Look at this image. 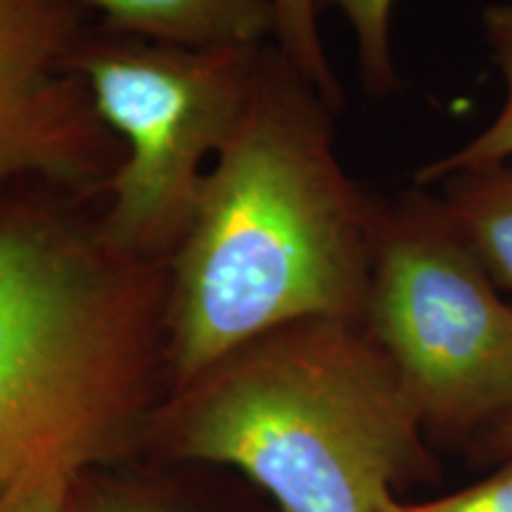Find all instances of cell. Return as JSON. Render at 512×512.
Masks as SVG:
<instances>
[{
  "instance_id": "9c48e42d",
  "label": "cell",
  "mask_w": 512,
  "mask_h": 512,
  "mask_svg": "<svg viewBox=\"0 0 512 512\" xmlns=\"http://www.w3.org/2000/svg\"><path fill=\"white\" fill-rule=\"evenodd\" d=\"M482 19L486 46L503 79L501 110L456 152L422 166L415 174V185L420 188H432L451 174L482 169V166L505 162L512 157V0L489 5Z\"/></svg>"
},
{
  "instance_id": "8992f818",
  "label": "cell",
  "mask_w": 512,
  "mask_h": 512,
  "mask_svg": "<svg viewBox=\"0 0 512 512\" xmlns=\"http://www.w3.org/2000/svg\"><path fill=\"white\" fill-rule=\"evenodd\" d=\"M93 24L79 0H0V183L105 200L126 147L76 64Z\"/></svg>"
},
{
  "instance_id": "5bb4252c",
  "label": "cell",
  "mask_w": 512,
  "mask_h": 512,
  "mask_svg": "<svg viewBox=\"0 0 512 512\" xmlns=\"http://www.w3.org/2000/svg\"><path fill=\"white\" fill-rule=\"evenodd\" d=\"M95 512H176L166 508L164 503L147 498L145 494H128V491H114V494H98L93 498Z\"/></svg>"
},
{
  "instance_id": "7a4b0ae2",
  "label": "cell",
  "mask_w": 512,
  "mask_h": 512,
  "mask_svg": "<svg viewBox=\"0 0 512 512\" xmlns=\"http://www.w3.org/2000/svg\"><path fill=\"white\" fill-rule=\"evenodd\" d=\"M335 114L268 43L247 110L169 261L171 392L283 325L363 323L382 200L339 162Z\"/></svg>"
},
{
  "instance_id": "5b68a950",
  "label": "cell",
  "mask_w": 512,
  "mask_h": 512,
  "mask_svg": "<svg viewBox=\"0 0 512 512\" xmlns=\"http://www.w3.org/2000/svg\"><path fill=\"white\" fill-rule=\"evenodd\" d=\"M363 325L425 427L467 432L512 413V302L427 188L380 204Z\"/></svg>"
},
{
  "instance_id": "52a82bcc",
  "label": "cell",
  "mask_w": 512,
  "mask_h": 512,
  "mask_svg": "<svg viewBox=\"0 0 512 512\" xmlns=\"http://www.w3.org/2000/svg\"><path fill=\"white\" fill-rule=\"evenodd\" d=\"M105 27L185 48L273 43V0H79Z\"/></svg>"
},
{
  "instance_id": "9a60e30c",
  "label": "cell",
  "mask_w": 512,
  "mask_h": 512,
  "mask_svg": "<svg viewBox=\"0 0 512 512\" xmlns=\"http://www.w3.org/2000/svg\"><path fill=\"white\" fill-rule=\"evenodd\" d=\"M491 441H494V446L498 448V451L508 453V456L512 458V413L505 415V418L501 422H496L494 427H491Z\"/></svg>"
},
{
  "instance_id": "277c9868",
  "label": "cell",
  "mask_w": 512,
  "mask_h": 512,
  "mask_svg": "<svg viewBox=\"0 0 512 512\" xmlns=\"http://www.w3.org/2000/svg\"><path fill=\"white\" fill-rule=\"evenodd\" d=\"M266 46L185 48L93 24L76 64L126 147L102 204L119 249L169 264L195 216L204 164L238 128Z\"/></svg>"
},
{
  "instance_id": "30bf717a",
  "label": "cell",
  "mask_w": 512,
  "mask_h": 512,
  "mask_svg": "<svg viewBox=\"0 0 512 512\" xmlns=\"http://www.w3.org/2000/svg\"><path fill=\"white\" fill-rule=\"evenodd\" d=\"M273 5V46L339 112L344 105V91L325 55L318 27V3L316 0H273Z\"/></svg>"
},
{
  "instance_id": "3957f363",
  "label": "cell",
  "mask_w": 512,
  "mask_h": 512,
  "mask_svg": "<svg viewBox=\"0 0 512 512\" xmlns=\"http://www.w3.org/2000/svg\"><path fill=\"white\" fill-rule=\"evenodd\" d=\"M425 422L366 325L309 318L233 349L169 392L145 439L228 465L283 512H377L432 470Z\"/></svg>"
},
{
  "instance_id": "8fae6325",
  "label": "cell",
  "mask_w": 512,
  "mask_h": 512,
  "mask_svg": "<svg viewBox=\"0 0 512 512\" xmlns=\"http://www.w3.org/2000/svg\"><path fill=\"white\" fill-rule=\"evenodd\" d=\"M318 10L335 5L344 12L356 36V55L361 79L373 98H387L399 88L392 55V8L394 0H316Z\"/></svg>"
},
{
  "instance_id": "7c38bea8",
  "label": "cell",
  "mask_w": 512,
  "mask_h": 512,
  "mask_svg": "<svg viewBox=\"0 0 512 512\" xmlns=\"http://www.w3.org/2000/svg\"><path fill=\"white\" fill-rule=\"evenodd\" d=\"M377 512H512V458L494 477L432 503H401L387 494Z\"/></svg>"
},
{
  "instance_id": "6da1fadb",
  "label": "cell",
  "mask_w": 512,
  "mask_h": 512,
  "mask_svg": "<svg viewBox=\"0 0 512 512\" xmlns=\"http://www.w3.org/2000/svg\"><path fill=\"white\" fill-rule=\"evenodd\" d=\"M102 204L0 183V501L126 456L171 392L169 264L114 245Z\"/></svg>"
},
{
  "instance_id": "ba28073f",
  "label": "cell",
  "mask_w": 512,
  "mask_h": 512,
  "mask_svg": "<svg viewBox=\"0 0 512 512\" xmlns=\"http://www.w3.org/2000/svg\"><path fill=\"white\" fill-rule=\"evenodd\" d=\"M448 214L512 302V157L437 183Z\"/></svg>"
},
{
  "instance_id": "4fadbf2b",
  "label": "cell",
  "mask_w": 512,
  "mask_h": 512,
  "mask_svg": "<svg viewBox=\"0 0 512 512\" xmlns=\"http://www.w3.org/2000/svg\"><path fill=\"white\" fill-rule=\"evenodd\" d=\"M0 512H95V505L83 479H46L0 501Z\"/></svg>"
}]
</instances>
